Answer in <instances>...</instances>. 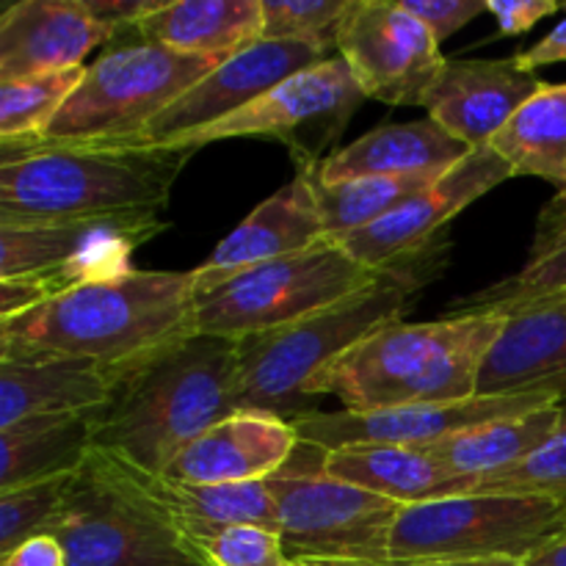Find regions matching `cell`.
<instances>
[{
	"mask_svg": "<svg viewBox=\"0 0 566 566\" xmlns=\"http://www.w3.org/2000/svg\"><path fill=\"white\" fill-rule=\"evenodd\" d=\"M238 379V340L186 332L133 365L114 401L97 412L94 448L164 475L199 434L241 412Z\"/></svg>",
	"mask_w": 566,
	"mask_h": 566,
	"instance_id": "obj_1",
	"label": "cell"
},
{
	"mask_svg": "<svg viewBox=\"0 0 566 566\" xmlns=\"http://www.w3.org/2000/svg\"><path fill=\"white\" fill-rule=\"evenodd\" d=\"M193 274L127 271L0 321V359L81 357L133 365L191 332Z\"/></svg>",
	"mask_w": 566,
	"mask_h": 566,
	"instance_id": "obj_2",
	"label": "cell"
},
{
	"mask_svg": "<svg viewBox=\"0 0 566 566\" xmlns=\"http://www.w3.org/2000/svg\"><path fill=\"white\" fill-rule=\"evenodd\" d=\"M506 318L497 313H451L429 324L390 321L337 357L307 387L352 412L468 401Z\"/></svg>",
	"mask_w": 566,
	"mask_h": 566,
	"instance_id": "obj_3",
	"label": "cell"
},
{
	"mask_svg": "<svg viewBox=\"0 0 566 566\" xmlns=\"http://www.w3.org/2000/svg\"><path fill=\"white\" fill-rule=\"evenodd\" d=\"M193 149L3 144L0 224L160 213Z\"/></svg>",
	"mask_w": 566,
	"mask_h": 566,
	"instance_id": "obj_4",
	"label": "cell"
},
{
	"mask_svg": "<svg viewBox=\"0 0 566 566\" xmlns=\"http://www.w3.org/2000/svg\"><path fill=\"white\" fill-rule=\"evenodd\" d=\"M434 252L437 243H431L423 252L387 265L365 291L291 326L238 340L241 412H265L285 420L321 412L318 398L307 396L315 376L370 332L401 318L415 293L440 269Z\"/></svg>",
	"mask_w": 566,
	"mask_h": 566,
	"instance_id": "obj_5",
	"label": "cell"
},
{
	"mask_svg": "<svg viewBox=\"0 0 566 566\" xmlns=\"http://www.w3.org/2000/svg\"><path fill=\"white\" fill-rule=\"evenodd\" d=\"M55 536L70 566H210L180 520L149 486V473L92 448L72 475Z\"/></svg>",
	"mask_w": 566,
	"mask_h": 566,
	"instance_id": "obj_6",
	"label": "cell"
},
{
	"mask_svg": "<svg viewBox=\"0 0 566 566\" xmlns=\"http://www.w3.org/2000/svg\"><path fill=\"white\" fill-rule=\"evenodd\" d=\"M164 230L160 213L0 224V321L127 274L136 249Z\"/></svg>",
	"mask_w": 566,
	"mask_h": 566,
	"instance_id": "obj_7",
	"label": "cell"
},
{
	"mask_svg": "<svg viewBox=\"0 0 566 566\" xmlns=\"http://www.w3.org/2000/svg\"><path fill=\"white\" fill-rule=\"evenodd\" d=\"M224 59L125 42L99 55L53 125L33 144H130Z\"/></svg>",
	"mask_w": 566,
	"mask_h": 566,
	"instance_id": "obj_8",
	"label": "cell"
},
{
	"mask_svg": "<svg viewBox=\"0 0 566 566\" xmlns=\"http://www.w3.org/2000/svg\"><path fill=\"white\" fill-rule=\"evenodd\" d=\"M566 536V506L545 495L470 492L407 506L390 534L392 562H528Z\"/></svg>",
	"mask_w": 566,
	"mask_h": 566,
	"instance_id": "obj_9",
	"label": "cell"
},
{
	"mask_svg": "<svg viewBox=\"0 0 566 566\" xmlns=\"http://www.w3.org/2000/svg\"><path fill=\"white\" fill-rule=\"evenodd\" d=\"M385 269H368L335 238L287 258L254 265L193 302L191 332L243 337L282 329L374 285Z\"/></svg>",
	"mask_w": 566,
	"mask_h": 566,
	"instance_id": "obj_10",
	"label": "cell"
},
{
	"mask_svg": "<svg viewBox=\"0 0 566 566\" xmlns=\"http://www.w3.org/2000/svg\"><path fill=\"white\" fill-rule=\"evenodd\" d=\"M307 457L310 446L298 442L291 462L265 479L291 562H387L392 525L407 506L326 473L321 448L313 462Z\"/></svg>",
	"mask_w": 566,
	"mask_h": 566,
	"instance_id": "obj_11",
	"label": "cell"
},
{
	"mask_svg": "<svg viewBox=\"0 0 566 566\" xmlns=\"http://www.w3.org/2000/svg\"><path fill=\"white\" fill-rule=\"evenodd\" d=\"M368 99L340 55L296 72L238 114L171 144L199 149L224 138H276L291 144L298 166L321 164V149L329 147L354 111Z\"/></svg>",
	"mask_w": 566,
	"mask_h": 566,
	"instance_id": "obj_12",
	"label": "cell"
},
{
	"mask_svg": "<svg viewBox=\"0 0 566 566\" xmlns=\"http://www.w3.org/2000/svg\"><path fill=\"white\" fill-rule=\"evenodd\" d=\"M340 55L365 97L387 105H423L440 77V44L398 0H352L335 33Z\"/></svg>",
	"mask_w": 566,
	"mask_h": 566,
	"instance_id": "obj_13",
	"label": "cell"
},
{
	"mask_svg": "<svg viewBox=\"0 0 566 566\" xmlns=\"http://www.w3.org/2000/svg\"><path fill=\"white\" fill-rule=\"evenodd\" d=\"M564 403L558 390L512 392V396H475L468 401L418 403V407L376 409V412H313L293 420L298 437L321 451H337L346 446H409L429 448L459 431L495 420L520 418L534 409Z\"/></svg>",
	"mask_w": 566,
	"mask_h": 566,
	"instance_id": "obj_14",
	"label": "cell"
},
{
	"mask_svg": "<svg viewBox=\"0 0 566 566\" xmlns=\"http://www.w3.org/2000/svg\"><path fill=\"white\" fill-rule=\"evenodd\" d=\"M326 59L332 55L313 44L260 39L221 61L213 72L193 83L177 103L155 116L144 127L142 136L133 138L130 144H119V147H171V144L238 114L274 86H280L282 81Z\"/></svg>",
	"mask_w": 566,
	"mask_h": 566,
	"instance_id": "obj_15",
	"label": "cell"
},
{
	"mask_svg": "<svg viewBox=\"0 0 566 566\" xmlns=\"http://www.w3.org/2000/svg\"><path fill=\"white\" fill-rule=\"evenodd\" d=\"M509 177H514L512 166L492 147H479L390 216L335 241L368 269H387L437 243V235L453 216Z\"/></svg>",
	"mask_w": 566,
	"mask_h": 566,
	"instance_id": "obj_16",
	"label": "cell"
},
{
	"mask_svg": "<svg viewBox=\"0 0 566 566\" xmlns=\"http://www.w3.org/2000/svg\"><path fill=\"white\" fill-rule=\"evenodd\" d=\"M324 238L313 166H298V175L285 188L258 205L241 227L232 230L199 269L191 271L193 296H208L243 271L302 252Z\"/></svg>",
	"mask_w": 566,
	"mask_h": 566,
	"instance_id": "obj_17",
	"label": "cell"
},
{
	"mask_svg": "<svg viewBox=\"0 0 566 566\" xmlns=\"http://www.w3.org/2000/svg\"><path fill=\"white\" fill-rule=\"evenodd\" d=\"M539 88V77L523 70L517 59H448L423 108L442 130L479 149L490 147Z\"/></svg>",
	"mask_w": 566,
	"mask_h": 566,
	"instance_id": "obj_18",
	"label": "cell"
},
{
	"mask_svg": "<svg viewBox=\"0 0 566 566\" xmlns=\"http://www.w3.org/2000/svg\"><path fill=\"white\" fill-rule=\"evenodd\" d=\"M119 33L83 0H20L0 14V83L83 66L94 48Z\"/></svg>",
	"mask_w": 566,
	"mask_h": 566,
	"instance_id": "obj_19",
	"label": "cell"
},
{
	"mask_svg": "<svg viewBox=\"0 0 566 566\" xmlns=\"http://www.w3.org/2000/svg\"><path fill=\"white\" fill-rule=\"evenodd\" d=\"M298 442L293 420L235 412L199 434L164 475L186 484H252L280 473Z\"/></svg>",
	"mask_w": 566,
	"mask_h": 566,
	"instance_id": "obj_20",
	"label": "cell"
},
{
	"mask_svg": "<svg viewBox=\"0 0 566 566\" xmlns=\"http://www.w3.org/2000/svg\"><path fill=\"white\" fill-rule=\"evenodd\" d=\"M133 365L81 357L0 359V429L39 415L99 412Z\"/></svg>",
	"mask_w": 566,
	"mask_h": 566,
	"instance_id": "obj_21",
	"label": "cell"
},
{
	"mask_svg": "<svg viewBox=\"0 0 566 566\" xmlns=\"http://www.w3.org/2000/svg\"><path fill=\"white\" fill-rule=\"evenodd\" d=\"M486 357L479 396L558 390L566 398V298L503 315Z\"/></svg>",
	"mask_w": 566,
	"mask_h": 566,
	"instance_id": "obj_22",
	"label": "cell"
},
{
	"mask_svg": "<svg viewBox=\"0 0 566 566\" xmlns=\"http://www.w3.org/2000/svg\"><path fill=\"white\" fill-rule=\"evenodd\" d=\"M473 149L442 130L434 119L385 125L365 133L348 147L315 164L318 182H346L359 177H418L446 175Z\"/></svg>",
	"mask_w": 566,
	"mask_h": 566,
	"instance_id": "obj_23",
	"label": "cell"
},
{
	"mask_svg": "<svg viewBox=\"0 0 566 566\" xmlns=\"http://www.w3.org/2000/svg\"><path fill=\"white\" fill-rule=\"evenodd\" d=\"M324 470L335 479L396 501L401 506L446 501V497L470 495L475 479L459 475L431 459L423 448L409 446H346L326 451Z\"/></svg>",
	"mask_w": 566,
	"mask_h": 566,
	"instance_id": "obj_24",
	"label": "cell"
},
{
	"mask_svg": "<svg viewBox=\"0 0 566 566\" xmlns=\"http://www.w3.org/2000/svg\"><path fill=\"white\" fill-rule=\"evenodd\" d=\"M133 31L136 42L205 59H230L260 42L263 0H175L144 17Z\"/></svg>",
	"mask_w": 566,
	"mask_h": 566,
	"instance_id": "obj_25",
	"label": "cell"
},
{
	"mask_svg": "<svg viewBox=\"0 0 566 566\" xmlns=\"http://www.w3.org/2000/svg\"><path fill=\"white\" fill-rule=\"evenodd\" d=\"M97 412L39 415L0 429V492L75 475L94 448Z\"/></svg>",
	"mask_w": 566,
	"mask_h": 566,
	"instance_id": "obj_26",
	"label": "cell"
},
{
	"mask_svg": "<svg viewBox=\"0 0 566 566\" xmlns=\"http://www.w3.org/2000/svg\"><path fill=\"white\" fill-rule=\"evenodd\" d=\"M562 418V403H551V407L534 409V412L520 415V418L495 420V423L459 431V434L423 448V451L440 464H446L448 470L475 479V484H479L481 479L506 473V470H514L525 459L534 457L556 434Z\"/></svg>",
	"mask_w": 566,
	"mask_h": 566,
	"instance_id": "obj_27",
	"label": "cell"
},
{
	"mask_svg": "<svg viewBox=\"0 0 566 566\" xmlns=\"http://www.w3.org/2000/svg\"><path fill=\"white\" fill-rule=\"evenodd\" d=\"M514 177H539L566 188V83H542L490 144Z\"/></svg>",
	"mask_w": 566,
	"mask_h": 566,
	"instance_id": "obj_28",
	"label": "cell"
},
{
	"mask_svg": "<svg viewBox=\"0 0 566 566\" xmlns=\"http://www.w3.org/2000/svg\"><path fill=\"white\" fill-rule=\"evenodd\" d=\"M558 298H566V208L551 202L536 224L528 263L509 280L459 302L453 313L509 315Z\"/></svg>",
	"mask_w": 566,
	"mask_h": 566,
	"instance_id": "obj_29",
	"label": "cell"
},
{
	"mask_svg": "<svg viewBox=\"0 0 566 566\" xmlns=\"http://www.w3.org/2000/svg\"><path fill=\"white\" fill-rule=\"evenodd\" d=\"M149 486L180 525H263L276 531V503L265 481L186 484L169 475H149Z\"/></svg>",
	"mask_w": 566,
	"mask_h": 566,
	"instance_id": "obj_30",
	"label": "cell"
},
{
	"mask_svg": "<svg viewBox=\"0 0 566 566\" xmlns=\"http://www.w3.org/2000/svg\"><path fill=\"white\" fill-rule=\"evenodd\" d=\"M440 177L442 175L359 177V180L346 182H318L313 175L326 238L352 235L376 224Z\"/></svg>",
	"mask_w": 566,
	"mask_h": 566,
	"instance_id": "obj_31",
	"label": "cell"
},
{
	"mask_svg": "<svg viewBox=\"0 0 566 566\" xmlns=\"http://www.w3.org/2000/svg\"><path fill=\"white\" fill-rule=\"evenodd\" d=\"M88 66L0 83V138L3 144H33L48 133L66 99L81 86Z\"/></svg>",
	"mask_w": 566,
	"mask_h": 566,
	"instance_id": "obj_32",
	"label": "cell"
},
{
	"mask_svg": "<svg viewBox=\"0 0 566 566\" xmlns=\"http://www.w3.org/2000/svg\"><path fill=\"white\" fill-rule=\"evenodd\" d=\"M70 481L72 475H64L0 492V556H9L22 542L53 531L64 509Z\"/></svg>",
	"mask_w": 566,
	"mask_h": 566,
	"instance_id": "obj_33",
	"label": "cell"
},
{
	"mask_svg": "<svg viewBox=\"0 0 566 566\" xmlns=\"http://www.w3.org/2000/svg\"><path fill=\"white\" fill-rule=\"evenodd\" d=\"M210 566H293L280 531L263 525H182Z\"/></svg>",
	"mask_w": 566,
	"mask_h": 566,
	"instance_id": "obj_34",
	"label": "cell"
},
{
	"mask_svg": "<svg viewBox=\"0 0 566 566\" xmlns=\"http://www.w3.org/2000/svg\"><path fill=\"white\" fill-rule=\"evenodd\" d=\"M352 0H263V33L269 42H302L332 55L335 33Z\"/></svg>",
	"mask_w": 566,
	"mask_h": 566,
	"instance_id": "obj_35",
	"label": "cell"
},
{
	"mask_svg": "<svg viewBox=\"0 0 566 566\" xmlns=\"http://www.w3.org/2000/svg\"><path fill=\"white\" fill-rule=\"evenodd\" d=\"M475 492H514V495H545L566 506V409L556 434L545 448L506 473L490 475L475 484Z\"/></svg>",
	"mask_w": 566,
	"mask_h": 566,
	"instance_id": "obj_36",
	"label": "cell"
},
{
	"mask_svg": "<svg viewBox=\"0 0 566 566\" xmlns=\"http://www.w3.org/2000/svg\"><path fill=\"white\" fill-rule=\"evenodd\" d=\"M398 3L429 28L437 44H442L486 11V0H398Z\"/></svg>",
	"mask_w": 566,
	"mask_h": 566,
	"instance_id": "obj_37",
	"label": "cell"
},
{
	"mask_svg": "<svg viewBox=\"0 0 566 566\" xmlns=\"http://www.w3.org/2000/svg\"><path fill=\"white\" fill-rule=\"evenodd\" d=\"M558 9L562 3L556 0H486V11L497 22V36H517L531 31Z\"/></svg>",
	"mask_w": 566,
	"mask_h": 566,
	"instance_id": "obj_38",
	"label": "cell"
},
{
	"mask_svg": "<svg viewBox=\"0 0 566 566\" xmlns=\"http://www.w3.org/2000/svg\"><path fill=\"white\" fill-rule=\"evenodd\" d=\"M164 3L166 0H83L88 14L103 25L114 28L116 33L133 31L144 17H149Z\"/></svg>",
	"mask_w": 566,
	"mask_h": 566,
	"instance_id": "obj_39",
	"label": "cell"
},
{
	"mask_svg": "<svg viewBox=\"0 0 566 566\" xmlns=\"http://www.w3.org/2000/svg\"><path fill=\"white\" fill-rule=\"evenodd\" d=\"M3 566H70L66 564V553L55 536H33V539L22 542L17 551L3 556Z\"/></svg>",
	"mask_w": 566,
	"mask_h": 566,
	"instance_id": "obj_40",
	"label": "cell"
},
{
	"mask_svg": "<svg viewBox=\"0 0 566 566\" xmlns=\"http://www.w3.org/2000/svg\"><path fill=\"white\" fill-rule=\"evenodd\" d=\"M514 59H517V64L528 72L539 70V66H553L566 61V17L556 28H553L551 33H547L545 39L531 44L528 50H520Z\"/></svg>",
	"mask_w": 566,
	"mask_h": 566,
	"instance_id": "obj_41",
	"label": "cell"
},
{
	"mask_svg": "<svg viewBox=\"0 0 566 566\" xmlns=\"http://www.w3.org/2000/svg\"><path fill=\"white\" fill-rule=\"evenodd\" d=\"M523 566H566V536L553 542L551 547H545L536 556H531L528 562H523Z\"/></svg>",
	"mask_w": 566,
	"mask_h": 566,
	"instance_id": "obj_42",
	"label": "cell"
},
{
	"mask_svg": "<svg viewBox=\"0 0 566 566\" xmlns=\"http://www.w3.org/2000/svg\"><path fill=\"white\" fill-rule=\"evenodd\" d=\"M381 566H523V562H509V558H490V562H381Z\"/></svg>",
	"mask_w": 566,
	"mask_h": 566,
	"instance_id": "obj_43",
	"label": "cell"
},
{
	"mask_svg": "<svg viewBox=\"0 0 566 566\" xmlns=\"http://www.w3.org/2000/svg\"><path fill=\"white\" fill-rule=\"evenodd\" d=\"M293 566H381V562H315V558H302Z\"/></svg>",
	"mask_w": 566,
	"mask_h": 566,
	"instance_id": "obj_44",
	"label": "cell"
},
{
	"mask_svg": "<svg viewBox=\"0 0 566 566\" xmlns=\"http://www.w3.org/2000/svg\"><path fill=\"white\" fill-rule=\"evenodd\" d=\"M553 202L564 205V208H566V188H562V191H558V193H556V199H553Z\"/></svg>",
	"mask_w": 566,
	"mask_h": 566,
	"instance_id": "obj_45",
	"label": "cell"
},
{
	"mask_svg": "<svg viewBox=\"0 0 566 566\" xmlns=\"http://www.w3.org/2000/svg\"><path fill=\"white\" fill-rule=\"evenodd\" d=\"M562 407H564V409H566V398H564V403H562Z\"/></svg>",
	"mask_w": 566,
	"mask_h": 566,
	"instance_id": "obj_46",
	"label": "cell"
}]
</instances>
